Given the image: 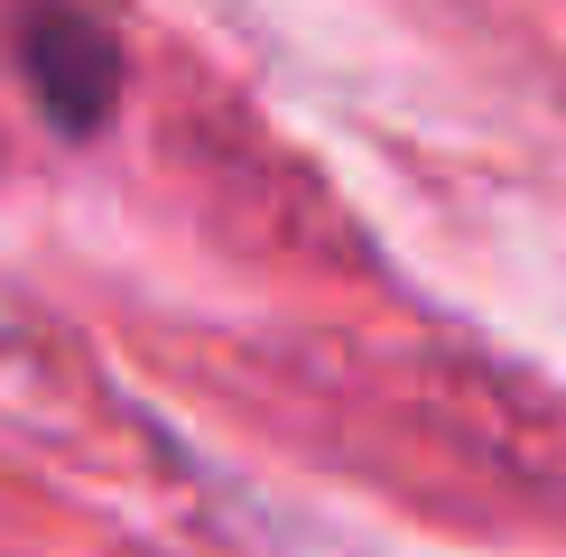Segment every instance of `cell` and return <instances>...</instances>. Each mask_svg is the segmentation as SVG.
<instances>
[{"instance_id": "cell-1", "label": "cell", "mask_w": 566, "mask_h": 557, "mask_svg": "<svg viewBox=\"0 0 566 557\" xmlns=\"http://www.w3.org/2000/svg\"><path fill=\"white\" fill-rule=\"evenodd\" d=\"M19 65H29V93L56 130H103V112L122 103V46L103 38V19L65 10V0L19 19Z\"/></svg>"}]
</instances>
